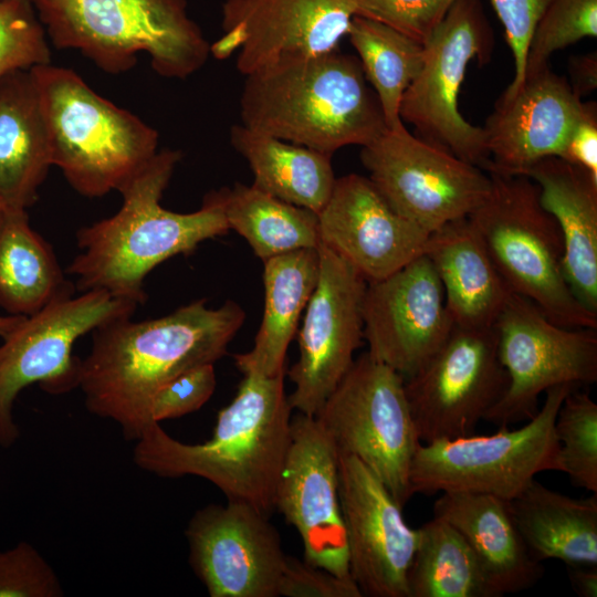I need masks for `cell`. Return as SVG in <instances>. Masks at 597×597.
I'll use <instances>...</instances> for the list:
<instances>
[{
    "mask_svg": "<svg viewBox=\"0 0 597 597\" xmlns=\"http://www.w3.org/2000/svg\"><path fill=\"white\" fill-rule=\"evenodd\" d=\"M489 40L478 1L457 0L423 44L422 67L400 104L402 123L415 126L420 138L484 171V130L461 115L459 94L469 63L485 57Z\"/></svg>",
    "mask_w": 597,
    "mask_h": 597,
    "instance_id": "13",
    "label": "cell"
},
{
    "mask_svg": "<svg viewBox=\"0 0 597 597\" xmlns=\"http://www.w3.org/2000/svg\"><path fill=\"white\" fill-rule=\"evenodd\" d=\"M49 134L31 70L0 78V201L28 210L52 167Z\"/></svg>",
    "mask_w": 597,
    "mask_h": 597,
    "instance_id": "26",
    "label": "cell"
},
{
    "mask_svg": "<svg viewBox=\"0 0 597 597\" xmlns=\"http://www.w3.org/2000/svg\"><path fill=\"white\" fill-rule=\"evenodd\" d=\"M523 176L538 186L541 203L559 228L567 284L597 315V181L556 156L538 160Z\"/></svg>",
    "mask_w": 597,
    "mask_h": 597,
    "instance_id": "24",
    "label": "cell"
},
{
    "mask_svg": "<svg viewBox=\"0 0 597 597\" xmlns=\"http://www.w3.org/2000/svg\"><path fill=\"white\" fill-rule=\"evenodd\" d=\"M233 148L248 161L255 188L318 213L335 185L332 155L245 127L230 129Z\"/></svg>",
    "mask_w": 597,
    "mask_h": 597,
    "instance_id": "29",
    "label": "cell"
},
{
    "mask_svg": "<svg viewBox=\"0 0 597 597\" xmlns=\"http://www.w3.org/2000/svg\"><path fill=\"white\" fill-rule=\"evenodd\" d=\"M320 275L297 334L298 358L287 375L293 410L315 416L354 363L364 339L363 301L367 281L323 244Z\"/></svg>",
    "mask_w": 597,
    "mask_h": 597,
    "instance_id": "15",
    "label": "cell"
},
{
    "mask_svg": "<svg viewBox=\"0 0 597 597\" xmlns=\"http://www.w3.org/2000/svg\"><path fill=\"white\" fill-rule=\"evenodd\" d=\"M339 501L349 574L363 596L408 597L407 574L417 544L402 507L362 461L339 454Z\"/></svg>",
    "mask_w": 597,
    "mask_h": 597,
    "instance_id": "20",
    "label": "cell"
},
{
    "mask_svg": "<svg viewBox=\"0 0 597 597\" xmlns=\"http://www.w3.org/2000/svg\"><path fill=\"white\" fill-rule=\"evenodd\" d=\"M60 580L40 553L20 542L0 553V597H59Z\"/></svg>",
    "mask_w": 597,
    "mask_h": 597,
    "instance_id": "38",
    "label": "cell"
},
{
    "mask_svg": "<svg viewBox=\"0 0 597 597\" xmlns=\"http://www.w3.org/2000/svg\"><path fill=\"white\" fill-rule=\"evenodd\" d=\"M494 328L509 386L484 420L501 426L531 419L538 397L558 385L583 387L597 380V328L552 322L532 301L510 293Z\"/></svg>",
    "mask_w": 597,
    "mask_h": 597,
    "instance_id": "11",
    "label": "cell"
},
{
    "mask_svg": "<svg viewBox=\"0 0 597 597\" xmlns=\"http://www.w3.org/2000/svg\"><path fill=\"white\" fill-rule=\"evenodd\" d=\"M181 158L180 150L157 151L118 191L123 203L116 213L77 230L80 253L66 270L75 276L77 291L103 290L143 304L144 281L153 269L230 230L217 190L208 192L193 212L160 206Z\"/></svg>",
    "mask_w": 597,
    "mask_h": 597,
    "instance_id": "3",
    "label": "cell"
},
{
    "mask_svg": "<svg viewBox=\"0 0 597 597\" xmlns=\"http://www.w3.org/2000/svg\"><path fill=\"white\" fill-rule=\"evenodd\" d=\"M339 454L362 461L404 507L419 439L396 370L363 353L314 416Z\"/></svg>",
    "mask_w": 597,
    "mask_h": 597,
    "instance_id": "9",
    "label": "cell"
},
{
    "mask_svg": "<svg viewBox=\"0 0 597 597\" xmlns=\"http://www.w3.org/2000/svg\"><path fill=\"white\" fill-rule=\"evenodd\" d=\"M491 190L468 219L511 293L532 301L552 322L597 328V315L573 294L563 271L559 228L526 176L488 172Z\"/></svg>",
    "mask_w": 597,
    "mask_h": 597,
    "instance_id": "7",
    "label": "cell"
},
{
    "mask_svg": "<svg viewBox=\"0 0 597 597\" xmlns=\"http://www.w3.org/2000/svg\"><path fill=\"white\" fill-rule=\"evenodd\" d=\"M277 593L286 597L363 596L352 578L339 577L292 556H286Z\"/></svg>",
    "mask_w": 597,
    "mask_h": 597,
    "instance_id": "41",
    "label": "cell"
},
{
    "mask_svg": "<svg viewBox=\"0 0 597 597\" xmlns=\"http://www.w3.org/2000/svg\"><path fill=\"white\" fill-rule=\"evenodd\" d=\"M574 591L580 597L597 596V566H567Z\"/></svg>",
    "mask_w": 597,
    "mask_h": 597,
    "instance_id": "44",
    "label": "cell"
},
{
    "mask_svg": "<svg viewBox=\"0 0 597 597\" xmlns=\"http://www.w3.org/2000/svg\"><path fill=\"white\" fill-rule=\"evenodd\" d=\"M217 192L229 229L243 237L262 261L290 251L318 247V217L314 211L241 182Z\"/></svg>",
    "mask_w": 597,
    "mask_h": 597,
    "instance_id": "31",
    "label": "cell"
},
{
    "mask_svg": "<svg viewBox=\"0 0 597 597\" xmlns=\"http://www.w3.org/2000/svg\"><path fill=\"white\" fill-rule=\"evenodd\" d=\"M24 316L0 315V337L9 334Z\"/></svg>",
    "mask_w": 597,
    "mask_h": 597,
    "instance_id": "45",
    "label": "cell"
},
{
    "mask_svg": "<svg viewBox=\"0 0 597 597\" xmlns=\"http://www.w3.org/2000/svg\"><path fill=\"white\" fill-rule=\"evenodd\" d=\"M407 587L408 597H493L462 535L434 516L418 528Z\"/></svg>",
    "mask_w": 597,
    "mask_h": 597,
    "instance_id": "32",
    "label": "cell"
},
{
    "mask_svg": "<svg viewBox=\"0 0 597 597\" xmlns=\"http://www.w3.org/2000/svg\"><path fill=\"white\" fill-rule=\"evenodd\" d=\"M320 243L348 262L366 281L395 273L423 254L429 233L396 212L368 177L336 178L317 213Z\"/></svg>",
    "mask_w": 597,
    "mask_h": 597,
    "instance_id": "21",
    "label": "cell"
},
{
    "mask_svg": "<svg viewBox=\"0 0 597 597\" xmlns=\"http://www.w3.org/2000/svg\"><path fill=\"white\" fill-rule=\"evenodd\" d=\"M574 388L547 389L542 407L528 422L507 426L486 436L469 434L421 443L412 459V494L460 491L490 494L510 501L544 471H558L557 411Z\"/></svg>",
    "mask_w": 597,
    "mask_h": 597,
    "instance_id": "8",
    "label": "cell"
},
{
    "mask_svg": "<svg viewBox=\"0 0 597 597\" xmlns=\"http://www.w3.org/2000/svg\"><path fill=\"white\" fill-rule=\"evenodd\" d=\"M138 304L103 290L63 294L41 311L24 316L0 344V447L15 443L20 430L13 418L21 390L39 384L51 394L78 385L80 358L73 345L98 326L132 316Z\"/></svg>",
    "mask_w": 597,
    "mask_h": 597,
    "instance_id": "10",
    "label": "cell"
},
{
    "mask_svg": "<svg viewBox=\"0 0 597 597\" xmlns=\"http://www.w3.org/2000/svg\"><path fill=\"white\" fill-rule=\"evenodd\" d=\"M457 0H352L355 15L386 24L425 44Z\"/></svg>",
    "mask_w": 597,
    "mask_h": 597,
    "instance_id": "37",
    "label": "cell"
},
{
    "mask_svg": "<svg viewBox=\"0 0 597 597\" xmlns=\"http://www.w3.org/2000/svg\"><path fill=\"white\" fill-rule=\"evenodd\" d=\"M583 103L549 66L524 77L512 95L502 94L482 127L485 171L523 176L538 160L561 157Z\"/></svg>",
    "mask_w": 597,
    "mask_h": 597,
    "instance_id": "22",
    "label": "cell"
},
{
    "mask_svg": "<svg viewBox=\"0 0 597 597\" xmlns=\"http://www.w3.org/2000/svg\"><path fill=\"white\" fill-rule=\"evenodd\" d=\"M31 72L52 165L80 195L119 191L158 151L154 127L97 94L73 70L49 63Z\"/></svg>",
    "mask_w": 597,
    "mask_h": 597,
    "instance_id": "6",
    "label": "cell"
},
{
    "mask_svg": "<svg viewBox=\"0 0 597 597\" xmlns=\"http://www.w3.org/2000/svg\"><path fill=\"white\" fill-rule=\"evenodd\" d=\"M433 516L451 524L473 552L493 594L501 597L531 588L544 574L524 543L501 498L472 492H442Z\"/></svg>",
    "mask_w": 597,
    "mask_h": 597,
    "instance_id": "23",
    "label": "cell"
},
{
    "mask_svg": "<svg viewBox=\"0 0 597 597\" xmlns=\"http://www.w3.org/2000/svg\"><path fill=\"white\" fill-rule=\"evenodd\" d=\"M360 159L390 207L429 234L468 217L491 190L486 171L412 135L405 123L363 146Z\"/></svg>",
    "mask_w": 597,
    "mask_h": 597,
    "instance_id": "12",
    "label": "cell"
},
{
    "mask_svg": "<svg viewBox=\"0 0 597 597\" xmlns=\"http://www.w3.org/2000/svg\"><path fill=\"white\" fill-rule=\"evenodd\" d=\"M57 49L80 51L109 74L147 53L160 76L184 80L200 70L210 44L186 0H31Z\"/></svg>",
    "mask_w": 597,
    "mask_h": 597,
    "instance_id": "5",
    "label": "cell"
},
{
    "mask_svg": "<svg viewBox=\"0 0 597 597\" xmlns=\"http://www.w3.org/2000/svg\"><path fill=\"white\" fill-rule=\"evenodd\" d=\"M363 322L369 355L404 379L430 359L454 325L442 284L426 254L367 283Z\"/></svg>",
    "mask_w": 597,
    "mask_h": 597,
    "instance_id": "19",
    "label": "cell"
},
{
    "mask_svg": "<svg viewBox=\"0 0 597 597\" xmlns=\"http://www.w3.org/2000/svg\"><path fill=\"white\" fill-rule=\"evenodd\" d=\"M130 317L91 333L77 387L92 415L114 421L126 440L136 441L151 423L156 394L184 371L223 357L245 312L230 300L212 308L200 298L157 318Z\"/></svg>",
    "mask_w": 597,
    "mask_h": 597,
    "instance_id": "1",
    "label": "cell"
},
{
    "mask_svg": "<svg viewBox=\"0 0 597 597\" xmlns=\"http://www.w3.org/2000/svg\"><path fill=\"white\" fill-rule=\"evenodd\" d=\"M569 73L573 91L582 98L597 87V56L596 53L572 56Z\"/></svg>",
    "mask_w": 597,
    "mask_h": 597,
    "instance_id": "43",
    "label": "cell"
},
{
    "mask_svg": "<svg viewBox=\"0 0 597 597\" xmlns=\"http://www.w3.org/2000/svg\"><path fill=\"white\" fill-rule=\"evenodd\" d=\"M49 242L30 224L27 210L0 216V307L30 316L56 297L74 293Z\"/></svg>",
    "mask_w": 597,
    "mask_h": 597,
    "instance_id": "30",
    "label": "cell"
},
{
    "mask_svg": "<svg viewBox=\"0 0 597 597\" xmlns=\"http://www.w3.org/2000/svg\"><path fill=\"white\" fill-rule=\"evenodd\" d=\"M263 270L264 312L253 347L233 356L242 374L276 376L284 373L287 347L317 284L320 253L305 248L272 256Z\"/></svg>",
    "mask_w": 597,
    "mask_h": 597,
    "instance_id": "27",
    "label": "cell"
},
{
    "mask_svg": "<svg viewBox=\"0 0 597 597\" xmlns=\"http://www.w3.org/2000/svg\"><path fill=\"white\" fill-rule=\"evenodd\" d=\"M596 35L597 0H551L531 35L524 77L547 67L554 52Z\"/></svg>",
    "mask_w": 597,
    "mask_h": 597,
    "instance_id": "35",
    "label": "cell"
},
{
    "mask_svg": "<svg viewBox=\"0 0 597 597\" xmlns=\"http://www.w3.org/2000/svg\"><path fill=\"white\" fill-rule=\"evenodd\" d=\"M507 502L524 543L537 561L597 566V494L575 499L534 479Z\"/></svg>",
    "mask_w": 597,
    "mask_h": 597,
    "instance_id": "28",
    "label": "cell"
},
{
    "mask_svg": "<svg viewBox=\"0 0 597 597\" xmlns=\"http://www.w3.org/2000/svg\"><path fill=\"white\" fill-rule=\"evenodd\" d=\"M242 125L328 155L386 129L358 57L337 50L289 56L245 75Z\"/></svg>",
    "mask_w": 597,
    "mask_h": 597,
    "instance_id": "4",
    "label": "cell"
},
{
    "mask_svg": "<svg viewBox=\"0 0 597 597\" xmlns=\"http://www.w3.org/2000/svg\"><path fill=\"white\" fill-rule=\"evenodd\" d=\"M551 0H491L504 28L514 62V76L503 95H512L522 84L528 42Z\"/></svg>",
    "mask_w": 597,
    "mask_h": 597,
    "instance_id": "40",
    "label": "cell"
},
{
    "mask_svg": "<svg viewBox=\"0 0 597 597\" xmlns=\"http://www.w3.org/2000/svg\"><path fill=\"white\" fill-rule=\"evenodd\" d=\"M383 111L387 128L400 123L402 96L419 74L425 46L380 22L354 15L347 35Z\"/></svg>",
    "mask_w": 597,
    "mask_h": 597,
    "instance_id": "33",
    "label": "cell"
},
{
    "mask_svg": "<svg viewBox=\"0 0 597 597\" xmlns=\"http://www.w3.org/2000/svg\"><path fill=\"white\" fill-rule=\"evenodd\" d=\"M559 158L582 168L597 181V105L595 102L583 103L582 112Z\"/></svg>",
    "mask_w": 597,
    "mask_h": 597,
    "instance_id": "42",
    "label": "cell"
},
{
    "mask_svg": "<svg viewBox=\"0 0 597 597\" xmlns=\"http://www.w3.org/2000/svg\"><path fill=\"white\" fill-rule=\"evenodd\" d=\"M558 471L572 483L597 494V404L574 388L564 398L554 423Z\"/></svg>",
    "mask_w": 597,
    "mask_h": 597,
    "instance_id": "34",
    "label": "cell"
},
{
    "mask_svg": "<svg viewBox=\"0 0 597 597\" xmlns=\"http://www.w3.org/2000/svg\"><path fill=\"white\" fill-rule=\"evenodd\" d=\"M243 375L232 401L218 412L210 440L185 443L151 422L136 440L133 460L159 478H202L228 501L271 516L291 444L293 409L284 373Z\"/></svg>",
    "mask_w": 597,
    "mask_h": 597,
    "instance_id": "2",
    "label": "cell"
},
{
    "mask_svg": "<svg viewBox=\"0 0 597 597\" xmlns=\"http://www.w3.org/2000/svg\"><path fill=\"white\" fill-rule=\"evenodd\" d=\"M216 385L214 364H203L184 371L156 394L150 407L151 422L199 410L213 395Z\"/></svg>",
    "mask_w": 597,
    "mask_h": 597,
    "instance_id": "39",
    "label": "cell"
},
{
    "mask_svg": "<svg viewBox=\"0 0 597 597\" xmlns=\"http://www.w3.org/2000/svg\"><path fill=\"white\" fill-rule=\"evenodd\" d=\"M354 15L352 0H226L210 54L226 60L238 52L245 76L283 57L337 50Z\"/></svg>",
    "mask_w": 597,
    "mask_h": 597,
    "instance_id": "18",
    "label": "cell"
},
{
    "mask_svg": "<svg viewBox=\"0 0 597 597\" xmlns=\"http://www.w3.org/2000/svg\"><path fill=\"white\" fill-rule=\"evenodd\" d=\"M291 432L275 510L300 534L306 563L352 578L339 501L338 450L314 416L298 412L292 418Z\"/></svg>",
    "mask_w": 597,
    "mask_h": 597,
    "instance_id": "17",
    "label": "cell"
},
{
    "mask_svg": "<svg viewBox=\"0 0 597 597\" xmlns=\"http://www.w3.org/2000/svg\"><path fill=\"white\" fill-rule=\"evenodd\" d=\"M423 254L442 284L453 325L492 327L511 292L468 217L431 232Z\"/></svg>",
    "mask_w": 597,
    "mask_h": 597,
    "instance_id": "25",
    "label": "cell"
},
{
    "mask_svg": "<svg viewBox=\"0 0 597 597\" xmlns=\"http://www.w3.org/2000/svg\"><path fill=\"white\" fill-rule=\"evenodd\" d=\"M189 562L211 597H276L286 561L270 516L244 503L209 504L188 523Z\"/></svg>",
    "mask_w": 597,
    "mask_h": 597,
    "instance_id": "16",
    "label": "cell"
},
{
    "mask_svg": "<svg viewBox=\"0 0 597 597\" xmlns=\"http://www.w3.org/2000/svg\"><path fill=\"white\" fill-rule=\"evenodd\" d=\"M507 386L494 326H453L430 359L405 379L421 443L474 433Z\"/></svg>",
    "mask_w": 597,
    "mask_h": 597,
    "instance_id": "14",
    "label": "cell"
},
{
    "mask_svg": "<svg viewBox=\"0 0 597 597\" xmlns=\"http://www.w3.org/2000/svg\"><path fill=\"white\" fill-rule=\"evenodd\" d=\"M51 63L48 34L31 0H0V78Z\"/></svg>",
    "mask_w": 597,
    "mask_h": 597,
    "instance_id": "36",
    "label": "cell"
},
{
    "mask_svg": "<svg viewBox=\"0 0 597 597\" xmlns=\"http://www.w3.org/2000/svg\"><path fill=\"white\" fill-rule=\"evenodd\" d=\"M3 209H4V208H3V205H2L1 201H0V216H1L2 211H3Z\"/></svg>",
    "mask_w": 597,
    "mask_h": 597,
    "instance_id": "46",
    "label": "cell"
}]
</instances>
